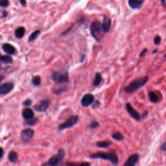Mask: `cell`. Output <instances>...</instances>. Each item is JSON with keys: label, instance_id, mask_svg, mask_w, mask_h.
<instances>
[{"label": "cell", "instance_id": "6da1fadb", "mask_svg": "<svg viewBox=\"0 0 166 166\" xmlns=\"http://www.w3.org/2000/svg\"><path fill=\"white\" fill-rule=\"evenodd\" d=\"M90 158H92V159H97V158H100V159L102 160L110 161L111 163L114 165H116L118 164L119 162L118 156L117 155L116 152L114 150H111L108 153L99 152V153H93L90 155Z\"/></svg>", "mask_w": 166, "mask_h": 166}, {"label": "cell", "instance_id": "7a4b0ae2", "mask_svg": "<svg viewBox=\"0 0 166 166\" xmlns=\"http://www.w3.org/2000/svg\"><path fill=\"white\" fill-rule=\"evenodd\" d=\"M148 81L149 78L147 76H145L142 78L136 79V80L131 82L129 85L127 86L126 87L124 88V91L129 93H134L136 92L139 88L143 87V86L145 85L146 83L148 82Z\"/></svg>", "mask_w": 166, "mask_h": 166}, {"label": "cell", "instance_id": "3957f363", "mask_svg": "<svg viewBox=\"0 0 166 166\" xmlns=\"http://www.w3.org/2000/svg\"><path fill=\"white\" fill-rule=\"evenodd\" d=\"M65 150L63 149H60L58 153L52 156L42 166H60L62 163L64 158L65 156Z\"/></svg>", "mask_w": 166, "mask_h": 166}, {"label": "cell", "instance_id": "277c9868", "mask_svg": "<svg viewBox=\"0 0 166 166\" xmlns=\"http://www.w3.org/2000/svg\"><path fill=\"white\" fill-rule=\"evenodd\" d=\"M90 31L92 36L97 40V41H100L103 39L104 31L103 27V25L99 21H94L92 24L91 27H90Z\"/></svg>", "mask_w": 166, "mask_h": 166}, {"label": "cell", "instance_id": "5b68a950", "mask_svg": "<svg viewBox=\"0 0 166 166\" xmlns=\"http://www.w3.org/2000/svg\"><path fill=\"white\" fill-rule=\"evenodd\" d=\"M51 79L58 83H66L69 81L68 73L67 71H56L51 75Z\"/></svg>", "mask_w": 166, "mask_h": 166}, {"label": "cell", "instance_id": "8992f818", "mask_svg": "<svg viewBox=\"0 0 166 166\" xmlns=\"http://www.w3.org/2000/svg\"><path fill=\"white\" fill-rule=\"evenodd\" d=\"M78 120H79L78 116H73L70 117V118L67 119L66 122L60 124L59 126V130H62L73 127L77 123Z\"/></svg>", "mask_w": 166, "mask_h": 166}, {"label": "cell", "instance_id": "52a82bcc", "mask_svg": "<svg viewBox=\"0 0 166 166\" xmlns=\"http://www.w3.org/2000/svg\"><path fill=\"white\" fill-rule=\"evenodd\" d=\"M35 132L32 129H26L22 130L20 134V137L21 141L24 143H27L33 138Z\"/></svg>", "mask_w": 166, "mask_h": 166}, {"label": "cell", "instance_id": "ba28073f", "mask_svg": "<svg viewBox=\"0 0 166 166\" xmlns=\"http://www.w3.org/2000/svg\"><path fill=\"white\" fill-rule=\"evenodd\" d=\"M125 108L127 112L129 113V114L134 119L138 121H140L141 119V116L139 115V113L135 110V109L132 107V105L130 103H127L125 105Z\"/></svg>", "mask_w": 166, "mask_h": 166}, {"label": "cell", "instance_id": "9c48e42d", "mask_svg": "<svg viewBox=\"0 0 166 166\" xmlns=\"http://www.w3.org/2000/svg\"><path fill=\"white\" fill-rule=\"evenodd\" d=\"M14 84L12 82H7L0 86V94L6 95L13 90Z\"/></svg>", "mask_w": 166, "mask_h": 166}, {"label": "cell", "instance_id": "30bf717a", "mask_svg": "<svg viewBox=\"0 0 166 166\" xmlns=\"http://www.w3.org/2000/svg\"><path fill=\"white\" fill-rule=\"evenodd\" d=\"M94 101V97L91 93H87L83 96L81 100V104L83 107H86L91 105Z\"/></svg>", "mask_w": 166, "mask_h": 166}, {"label": "cell", "instance_id": "8fae6325", "mask_svg": "<svg viewBox=\"0 0 166 166\" xmlns=\"http://www.w3.org/2000/svg\"><path fill=\"white\" fill-rule=\"evenodd\" d=\"M139 156L138 154H134L131 155L127 161L124 162L123 166H135L139 160Z\"/></svg>", "mask_w": 166, "mask_h": 166}, {"label": "cell", "instance_id": "7c38bea8", "mask_svg": "<svg viewBox=\"0 0 166 166\" xmlns=\"http://www.w3.org/2000/svg\"><path fill=\"white\" fill-rule=\"evenodd\" d=\"M49 106H50V101L48 100H43L36 105L35 109L39 112H45L46 111Z\"/></svg>", "mask_w": 166, "mask_h": 166}, {"label": "cell", "instance_id": "4fadbf2b", "mask_svg": "<svg viewBox=\"0 0 166 166\" xmlns=\"http://www.w3.org/2000/svg\"><path fill=\"white\" fill-rule=\"evenodd\" d=\"M144 2L145 1L143 0H129L128 3L131 9H138L140 8Z\"/></svg>", "mask_w": 166, "mask_h": 166}, {"label": "cell", "instance_id": "5bb4252c", "mask_svg": "<svg viewBox=\"0 0 166 166\" xmlns=\"http://www.w3.org/2000/svg\"><path fill=\"white\" fill-rule=\"evenodd\" d=\"M102 25H103V27L104 33H108L111 27L110 18L107 16H104V19H103V24H102Z\"/></svg>", "mask_w": 166, "mask_h": 166}, {"label": "cell", "instance_id": "9a60e30c", "mask_svg": "<svg viewBox=\"0 0 166 166\" xmlns=\"http://www.w3.org/2000/svg\"><path fill=\"white\" fill-rule=\"evenodd\" d=\"M2 48L3 51L9 55H14L16 53V49L14 48L13 46L9 44H4L3 45Z\"/></svg>", "mask_w": 166, "mask_h": 166}, {"label": "cell", "instance_id": "2e32d148", "mask_svg": "<svg viewBox=\"0 0 166 166\" xmlns=\"http://www.w3.org/2000/svg\"><path fill=\"white\" fill-rule=\"evenodd\" d=\"M22 116H23V118L26 120L31 119L33 118L34 112L31 109L25 108L23 110V112H22Z\"/></svg>", "mask_w": 166, "mask_h": 166}, {"label": "cell", "instance_id": "e0dca14e", "mask_svg": "<svg viewBox=\"0 0 166 166\" xmlns=\"http://www.w3.org/2000/svg\"><path fill=\"white\" fill-rule=\"evenodd\" d=\"M66 166H91V164L88 162H67Z\"/></svg>", "mask_w": 166, "mask_h": 166}, {"label": "cell", "instance_id": "ac0fdd59", "mask_svg": "<svg viewBox=\"0 0 166 166\" xmlns=\"http://www.w3.org/2000/svg\"><path fill=\"white\" fill-rule=\"evenodd\" d=\"M149 98L150 101L153 103H158L160 101V97L156 92H149Z\"/></svg>", "mask_w": 166, "mask_h": 166}, {"label": "cell", "instance_id": "d6986e66", "mask_svg": "<svg viewBox=\"0 0 166 166\" xmlns=\"http://www.w3.org/2000/svg\"><path fill=\"white\" fill-rule=\"evenodd\" d=\"M8 159L10 163H13V164L16 163L18 159V154L17 152L14 151V150H12V151H10L9 154Z\"/></svg>", "mask_w": 166, "mask_h": 166}, {"label": "cell", "instance_id": "ffe728a7", "mask_svg": "<svg viewBox=\"0 0 166 166\" xmlns=\"http://www.w3.org/2000/svg\"><path fill=\"white\" fill-rule=\"evenodd\" d=\"M25 33V29L23 27H20L16 29L15 31V35L16 38L18 39H21L23 37Z\"/></svg>", "mask_w": 166, "mask_h": 166}, {"label": "cell", "instance_id": "44dd1931", "mask_svg": "<svg viewBox=\"0 0 166 166\" xmlns=\"http://www.w3.org/2000/svg\"><path fill=\"white\" fill-rule=\"evenodd\" d=\"M102 81V75L99 73H97L95 75L94 81L93 82V84L94 86H98L101 82Z\"/></svg>", "mask_w": 166, "mask_h": 166}, {"label": "cell", "instance_id": "7402d4cb", "mask_svg": "<svg viewBox=\"0 0 166 166\" xmlns=\"http://www.w3.org/2000/svg\"><path fill=\"white\" fill-rule=\"evenodd\" d=\"M98 147L100 148H107L111 145V142L109 141H101L98 142L96 143Z\"/></svg>", "mask_w": 166, "mask_h": 166}, {"label": "cell", "instance_id": "603a6c76", "mask_svg": "<svg viewBox=\"0 0 166 166\" xmlns=\"http://www.w3.org/2000/svg\"><path fill=\"white\" fill-rule=\"evenodd\" d=\"M0 60L5 63H12L13 59L8 55H0Z\"/></svg>", "mask_w": 166, "mask_h": 166}, {"label": "cell", "instance_id": "cb8c5ba5", "mask_svg": "<svg viewBox=\"0 0 166 166\" xmlns=\"http://www.w3.org/2000/svg\"><path fill=\"white\" fill-rule=\"evenodd\" d=\"M40 31H39V30H37V31H34L31 35L29 36V39H28V41L29 42H32L34 40H35L37 36H39V35H40Z\"/></svg>", "mask_w": 166, "mask_h": 166}, {"label": "cell", "instance_id": "d4e9b609", "mask_svg": "<svg viewBox=\"0 0 166 166\" xmlns=\"http://www.w3.org/2000/svg\"><path fill=\"white\" fill-rule=\"evenodd\" d=\"M112 138L116 141H122L123 139V135L120 133H116L112 135Z\"/></svg>", "mask_w": 166, "mask_h": 166}, {"label": "cell", "instance_id": "484cf974", "mask_svg": "<svg viewBox=\"0 0 166 166\" xmlns=\"http://www.w3.org/2000/svg\"><path fill=\"white\" fill-rule=\"evenodd\" d=\"M39 122V119L38 118H32L31 119L27 120V122H25V124L29 126H33L35 125Z\"/></svg>", "mask_w": 166, "mask_h": 166}, {"label": "cell", "instance_id": "4316f807", "mask_svg": "<svg viewBox=\"0 0 166 166\" xmlns=\"http://www.w3.org/2000/svg\"><path fill=\"white\" fill-rule=\"evenodd\" d=\"M41 82V79L40 77L36 76L33 77L32 79V83L35 86H39Z\"/></svg>", "mask_w": 166, "mask_h": 166}, {"label": "cell", "instance_id": "83f0119b", "mask_svg": "<svg viewBox=\"0 0 166 166\" xmlns=\"http://www.w3.org/2000/svg\"><path fill=\"white\" fill-rule=\"evenodd\" d=\"M161 40H162L161 37L160 36H156L154 37V40H153L154 44L155 45H159L161 43Z\"/></svg>", "mask_w": 166, "mask_h": 166}, {"label": "cell", "instance_id": "f1b7e54d", "mask_svg": "<svg viewBox=\"0 0 166 166\" xmlns=\"http://www.w3.org/2000/svg\"><path fill=\"white\" fill-rule=\"evenodd\" d=\"M9 5V2L7 0H2V1H0V7H8Z\"/></svg>", "mask_w": 166, "mask_h": 166}, {"label": "cell", "instance_id": "f546056e", "mask_svg": "<svg viewBox=\"0 0 166 166\" xmlns=\"http://www.w3.org/2000/svg\"><path fill=\"white\" fill-rule=\"evenodd\" d=\"M99 126V123H97L96 122H93L91 123V124H90V127H91L92 129H96V127Z\"/></svg>", "mask_w": 166, "mask_h": 166}, {"label": "cell", "instance_id": "4dcf8cb0", "mask_svg": "<svg viewBox=\"0 0 166 166\" xmlns=\"http://www.w3.org/2000/svg\"><path fill=\"white\" fill-rule=\"evenodd\" d=\"M23 104L24 105V106H26V107H28V106H30V105L31 104V101L30 100V99H26L24 103H23Z\"/></svg>", "mask_w": 166, "mask_h": 166}, {"label": "cell", "instance_id": "1f68e13d", "mask_svg": "<svg viewBox=\"0 0 166 166\" xmlns=\"http://www.w3.org/2000/svg\"><path fill=\"white\" fill-rule=\"evenodd\" d=\"M147 51V48L143 49V50L142 51V52L140 53V54H139V56H141V57H142V56H143L145 55V54L146 53Z\"/></svg>", "mask_w": 166, "mask_h": 166}, {"label": "cell", "instance_id": "d6a6232c", "mask_svg": "<svg viewBox=\"0 0 166 166\" xmlns=\"http://www.w3.org/2000/svg\"><path fill=\"white\" fill-rule=\"evenodd\" d=\"M160 149L162 150H164V151H166V142L162 143L161 147H160Z\"/></svg>", "mask_w": 166, "mask_h": 166}, {"label": "cell", "instance_id": "836d02e7", "mask_svg": "<svg viewBox=\"0 0 166 166\" xmlns=\"http://www.w3.org/2000/svg\"><path fill=\"white\" fill-rule=\"evenodd\" d=\"M3 154H4V150L1 147H0V159L3 156Z\"/></svg>", "mask_w": 166, "mask_h": 166}, {"label": "cell", "instance_id": "e575fe53", "mask_svg": "<svg viewBox=\"0 0 166 166\" xmlns=\"http://www.w3.org/2000/svg\"><path fill=\"white\" fill-rule=\"evenodd\" d=\"M21 3V5H22V6H25V3H26V2L25 1H20Z\"/></svg>", "mask_w": 166, "mask_h": 166}, {"label": "cell", "instance_id": "d590c367", "mask_svg": "<svg viewBox=\"0 0 166 166\" xmlns=\"http://www.w3.org/2000/svg\"><path fill=\"white\" fill-rule=\"evenodd\" d=\"M3 79V76H2V75H0V82L2 81Z\"/></svg>", "mask_w": 166, "mask_h": 166}, {"label": "cell", "instance_id": "8d00e7d4", "mask_svg": "<svg viewBox=\"0 0 166 166\" xmlns=\"http://www.w3.org/2000/svg\"><path fill=\"white\" fill-rule=\"evenodd\" d=\"M161 3H162V4H163L162 5H163V6H164V5H165V2L164 1H161Z\"/></svg>", "mask_w": 166, "mask_h": 166}, {"label": "cell", "instance_id": "74e56055", "mask_svg": "<svg viewBox=\"0 0 166 166\" xmlns=\"http://www.w3.org/2000/svg\"><path fill=\"white\" fill-rule=\"evenodd\" d=\"M157 52V50H154L153 51V54H154V53H156Z\"/></svg>", "mask_w": 166, "mask_h": 166}, {"label": "cell", "instance_id": "f35d334b", "mask_svg": "<svg viewBox=\"0 0 166 166\" xmlns=\"http://www.w3.org/2000/svg\"><path fill=\"white\" fill-rule=\"evenodd\" d=\"M164 57H165V58H166V54H165V55H164Z\"/></svg>", "mask_w": 166, "mask_h": 166}, {"label": "cell", "instance_id": "ab89813d", "mask_svg": "<svg viewBox=\"0 0 166 166\" xmlns=\"http://www.w3.org/2000/svg\"><path fill=\"white\" fill-rule=\"evenodd\" d=\"M0 67H1V65H0Z\"/></svg>", "mask_w": 166, "mask_h": 166}]
</instances>
